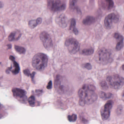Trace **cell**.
Wrapping results in <instances>:
<instances>
[{"instance_id": "1", "label": "cell", "mask_w": 124, "mask_h": 124, "mask_svg": "<svg viewBox=\"0 0 124 124\" xmlns=\"http://www.w3.org/2000/svg\"><path fill=\"white\" fill-rule=\"evenodd\" d=\"M96 89L91 84H85L79 90V104L81 106L91 105L96 101L98 95L95 92Z\"/></svg>"}, {"instance_id": "2", "label": "cell", "mask_w": 124, "mask_h": 124, "mask_svg": "<svg viewBox=\"0 0 124 124\" xmlns=\"http://www.w3.org/2000/svg\"><path fill=\"white\" fill-rule=\"evenodd\" d=\"M54 88L59 94H65L70 90V87L65 78L60 75H57L54 81Z\"/></svg>"}, {"instance_id": "3", "label": "cell", "mask_w": 124, "mask_h": 124, "mask_svg": "<svg viewBox=\"0 0 124 124\" xmlns=\"http://www.w3.org/2000/svg\"><path fill=\"white\" fill-rule=\"evenodd\" d=\"M95 61L102 65H106L113 61L111 52L105 48H103L98 50L95 57Z\"/></svg>"}, {"instance_id": "4", "label": "cell", "mask_w": 124, "mask_h": 124, "mask_svg": "<svg viewBox=\"0 0 124 124\" xmlns=\"http://www.w3.org/2000/svg\"><path fill=\"white\" fill-rule=\"evenodd\" d=\"M48 62V57L46 55L43 53H38L33 58L32 65L35 69L41 71L47 66Z\"/></svg>"}, {"instance_id": "5", "label": "cell", "mask_w": 124, "mask_h": 124, "mask_svg": "<svg viewBox=\"0 0 124 124\" xmlns=\"http://www.w3.org/2000/svg\"><path fill=\"white\" fill-rule=\"evenodd\" d=\"M106 80L109 86L114 89H119L124 85V78L118 74L108 76Z\"/></svg>"}, {"instance_id": "6", "label": "cell", "mask_w": 124, "mask_h": 124, "mask_svg": "<svg viewBox=\"0 0 124 124\" xmlns=\"http://www.w3.org/2000/svg\"><path fill=\"white\" fill-rule=\"evenodd\" d=\"M48 8L52 11L59 12L65 10L66 4L61 0H48Z\"/></svg>"}, {"instance_id": "7", "label": "cell", "mask_w": 124, "mask_h": 124, "mask_svg": "<svg viewBox=\"0 0 124 124\" xmlns=\"http://www.w3.org/2000/svg\"><path fill=\"white\" fill-rule=\"evenodd\" d=\"M65 44L69 53L71 54H76L79 50L80 47L79 43L76 39L74 38L67 39L65 41Z\"/></svg>"}, {"instance_id": "8", "label": "cell", "mask_w": 124, "mask_h": 124, "mask_svg": "<svg viewBox=\"0 0 124 124\" xmlns=\"http://www.w3.org/2000/svg\"><path fill=\"white\" fill-rule=\"evenodd\" d=\"M119 20L118 15L114 13H111L107 15L104 20V25L106 28L110 29L116 24Z\"/></svg>"}, {"instance_id": "9", "label": "cell", "mask_w": 124, "mask_h": 124, "mask_svg": "<svg viewBox=\"0 0 124 124\" xmlns=\"http://www.w3.org/2000/svg\"><path fill=\"white\" fill-rule=\"evenodd\" d=\"M40 38L46 49L51 50L53 47L52 40L49 34L46 31L41 32L40 34Z\"/></svg>"}, {"instance_id": "10", "label": "cell", "mask_w": 124, "mask_h": 124, "mask_svg": "<svg viewBox=\"0 0 124 124\" xmlns=\"http://www.w3.org/2000/svg\"><path fill=\"white\" fill-rule=\"evenodd\" d=\"M113 102L112 100L108 101L105 105L101 108V114L103 121L107 120L110 117V111L113 107Z\"/></svg>"}, {"instance_id": "11", "label": "cell", "mask_w": 124, "mask_h": 124, "mask_svg": "<svg viewBox=\"0 0 124 124\" xmlns=\"http://www.w3.org/2000/svg\"><path fill=\"white\" fill-rule=\"evenodd\" d=\"M55 22L59 27L62 28L66 27L68 25V19L64 14H61L56 17Z\"/></svg>"}, {"instance_id": "12", "label": "cell", "mask_w": 124, "mask_h": 124, "mask_svg": "<svg viewBox=\"0 0 124 124\" xmlns=\"http://www.w3.org/2000/svg\"><path fill=\"white\" fill-rule=\"evenodd\" d=\"M12 91L13 96L17 99H24L26 97V92L24 90L15 88L12 89Z\"/></svg>"}, {"instance_id": "13", "label": "cell", "mask_w": 124, "mask_h": 124, "mask_svg": "<svg viewBox=\"0 0 124 124\" xmlns=\"http://www.w3.org/2000/svg\"><path fill=\"white\" fill-rule=\"evenodd\" d=\"M42 20L41 17H38L36 20H30L28 22V26L31 29H33L37 27V25H40L42 22Z\"/></svg>"}, {"instance_id": "14", "label": "cell", "mask_w": 124, "mask_h": 124, "mask_svg": "<svg viewBox=\"0 0 124 124\" xmlns=\"http://www.w3.org/2000/svg\"><path fill=\"white\" fill-rule=\"evenodd\" d=\"M95 19L94 17L91 16H88L83 19L82 23L86 25H89L94 23Z\"/></svg>"}, {"instance_id": "15", "label": "cell", "mask_w": 124, "mask_h": 124, "mask_svg": "<svg viewBox=\"0 0 124 124\" xmlns=\"http://www.w3.org/2000/svg\"><path fill=\"white\" fill-rule=\"evenodd\" d=\"M76 20L74 18H72L71 20L70 23V28L69 29L71 30L75 35H77L78 33V31L77 28H76Z\"/></svg>"}, {"instance_id": "16", "label": "cell", "mask_w": 124, "mask_h": 124, "mask_svg": "<svg viewBox=\"0 0 124 124\" xmlns=\"http://www.w3.org/2000/svg\"><path fill=\"white\" fill-rule=\"evenodd\" d=\"M20 34H21V33L19 31H18L12 32L9 35L8 37V39L10 41L18 40L19 38H18L17 36H16V35Z\"/></svg>"}, {"instance_id": "17", "label": "cell", "mask_w": 124, "mask_h": 124, "mask_svg": "<svg viewBox=\"0 0 124 124\" xmlns=\"http://www.w3.org/2000/svg\"><path fill=\"white\" fill-rule=\"evenodd\" d=\"M13 62L14 68L11 70L12 73L14 75L18 74L20 71V67L18 63L15 60H12Z\"/></svg>"}, {"instance_id": "18", "label": "cell", "mask_w": 124, "mask_h": 124, "mask_svg": "<svg viewBox=\"0 0 124 124\" xmlns=\"http://www.w3.org/2000/svg\"><path fill=\"white\" fill-rule=\"evenodd\" d=\"M99 96L100 98L103 100H106L111 98L112 94L111 93H105L102 91H100L99 92Z\"/></svg>"}, {"instance_id": "19", "label": "cell", "mask_w": 124, "mask_h": 124, "mask_svg": "<svg viewBox=\"0 0 124 124\" xmlns=\"http://www.w3.org/2000/svg\"><path fill=\"white\" fill-rule=\"evenodd\" d=\"M94 52V50L92 48L84 49L82 51L81 54L83 55H90L92 54Z\"/></svg>"}, {"instance_id": "20", "label": "cell", "mask_w": 124, "mask_h": 124, "mask_svg": "<svg viewBox=\"0 0 124 124\" xmlns=\"http://www.w3.org/2000/svg\"><path fill=\"white\" fill-rule=\"evenodd\" d=\"M119 41L116 44V49L117 51H119L121 50L124 47V38H121L120 39H119Z\"/></svg>"}, {"instance_id": "21", "label": "cell", "mask_w": 124, "mask_h": 124, "mask_svg": "<svg viewBox=\"0 0 124 124\" xmlns=\"http://www.w3.org/2000/svg\"><path fill=\"white\" fill-rule=\"evenodd\" d=\"M14 47L16 51L19 54H24L25 53V49L24 47L20 46H16V45H15Z\"/></svg>"}, {"instance_id": "22", "label": "cell", "mask_w": 124, "mask_h": 124, "mask_svg": "<svg viewBox=\"0 0 124 124\" xmlns=\"http://www.w3.org/2000/svg\"><path fill=\"white\" fill-rule=\"evenodd\" d=\"M78 0H70V3H69V6H70V8L71 9H76V10H78V9L76 7L77 3Z\"/></svg>"}, {"instance_id": "23", "label": "cell", "mask_w": 124, "mask_h": 124, "mask_svg": "<svg viewBox=\"0 0 124 124\" xmlns=\"http://www.w3.org/2000/svg\"><path fill=\"white\" fill-rule=\"evenodd\" d=\"M100 86L101 89L103 90H106L108 89V86L105 81H102L100 83Z\"/></svg>"}, {"instance_id": "24", "label": "cell", "mask_w": 124, "mask_h": 124, "mask_svg": "<svg viewBox=\"0 0 124 124\" xmlns=\"http://www.w3.org/2000/svg\"><path fill=\"white\" fill-rule=\"evenodd\" d=\"M68 120L69 121L71 122H74L76 121L77 119V116L75 114H73L71 116H69L68 117Z\"/></svg>"}, {"instance_id": "25", "label": "cell", "mask_w": 124, "mask_h": 124, "mask_svg": "<svg viewBox=\"0 0 124 124\" xmlns=\"http://www.w3.org/2000/svg\"><path fill=\"white\" fill-rule=\"evenodd\" d=\"M108 3V9H111L113 7L114 3L113 0H105Z\"/></svg>"}, {"instance_id": "26", "label": "cell", "mask_w": 124, "mask_h": 124, "mask_svg": "<svg viewBox=\"0 0 124 124\" xmlns=\"http://www.w3.org/2000/svg\"><path fill=\"white\" fill-rule=\"evenodd\" d=\"M28 102L30 105L33 106L35 104V98L33 96H31L28 99Z\"/></svg>"}, {"instance_id": "27", "label": "cell", "mask_w": 124, "mask_h": 124, "mask_svg": "<svg viewBox=\"0 0 124 124\" xmlns=\"http://www.w3.org/2000/svg\"><path fill=\"white\" fill-rule=\"evenodd\" d=\"M83 66L86 69H88V70H91L92 68V65L89 63H85V64H84Z\"/></svg>"}, {"instance_id": "28", "label": "cell", "mask_w": 124, "mask_h": 124, "mask_svg": "<svg viewBox=\"0 0 124 124\" xmlns=\"http://www.w3.org/2000/svg\"><path fill=\"white\" fill-rule=\"evenodd\" d=\"M23 73H24V74L27 76H30L31 74L30 73V71L28 69H25L23 71Z\"/></svg>"}, {"instance_id": "29", "label": "cell", "mask_w": 124, "mask_h": 124, "mask_svg": "<svg viewBox=\"0 0 124 124\" xmlns=\"http://www.w3.org/2000/svg\"><path fill=\"white\" fill-rule=\"evenodd\" d=\"M52 82L51 81H50L48 83V85H47V87H46V88L50 90L52 88Z\"/></svg>"}, {"instance_id": "30", "label": "cell", "mask_w": 124, "mask_h": 124, "mask_svg": "<svg viewBox=\"0 0 124 124\" xmlns=\"http://www.w3.org/2000/svg\"><path fill=\"white\" fill-rule=\"evenodd\" d=\"M35 72H33L32 74H31V79L32 81L34 83V77H35Z\"/></svg>"}, {"instance_id": "31", "label": "cell", "mask_w": 124, "mask_h": 124, "mask_svg": "<svg viewBox=\"0 0 124 124\" xmlns=\"http://www.w3.org/2000/svg\"><path fill=\"white\" fill-rule=\"evenodd\" d=\"M122 99L123 100V101L124 102V91H123V93L122 95Z\"/></svg>"}, {"instance_id": "32", "label": "cell", "mask_w": 124, "mask_h": 124, "mask_svg": "<svg viewBox=\"0 0 124 124\" xmlns=\"http://www.w3.org/2000/svg\"><path fill=\"white\" fill-rule=\"evenodd\" d=\"M7 47H8V49H11V44H8V45H7Z\"/></svg>"}, {"instance_id": "33", "label": "cell", "mask_w": 124, "mask_h": 124, "mask_svg": "<svg viewBox=\"0 0 124 124\" xmlns=\"http://www.w3.org/2000/svg\"><path fill=\"white\" fill-rule=\"evenodd\" d=\"M3 7V4L0 1V8H1Z\"/></svg>"}, {"instance_id": "34", "label": "cell", "mask_w": 124, "mask_h": 124, "mask_svg": "<svg viewBox=\"0 0 124 124\" xmlns=\"http://www.w3.org/2000/svg\"><path fill=\"white\" fill-rule=\"evenodd\" d=\"M122 68L124 71V65H123L122 66Z\"/></svg>"}, {"instance_id": "35", "label": "cell", "mask_w": 124, "mask_h": 124, "mask_svg": "<svg viewBox=\"0 0 124 124\" xmlns=\"http://www.w3.org/2000/svg\"><path fill=\"white\" fill-rule=\"evenodd\" d=\"M1 104H0V108L1 107Z\"/></svg>"}, {"instance_id": "36", "label": "cell", "mask_w": 124, "mask_h": 124, "mask_svg": "<svg viewBox=\"0 0 124 124\" xmlns=\"http://www.w3.org/2000/svg\"></svg>"}, {"instance_id": "37", "label": "cell", "mask_w": 124, "mask_h": 124, "mask_svg": "<svg viewBox=\"0 0 124 124\" xmlns=\"http://www.w3.org/2000/svg\"></svg>"}]
</instances>
